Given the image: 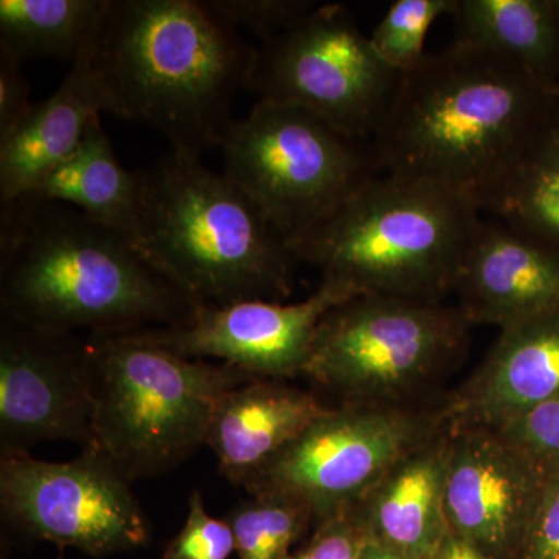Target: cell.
Here are the masks:
<instances>
[{"mask_svg": "<svg viewBox=\"0 0 559 559\" xmlns=\"http://www.w3.org/2000/svg\"><path fill=\"white\" fill-rule=\"evenodd\" d=\"M457 307L500 330L559 312V252L500 219H481L460 270Z\"/></svg>", "mask_w": 559, "mask_h": 559, "instance_id": "cell-15", "label": "cell"}, {"mask_svg": "<svg viewBox=\"0 0 559 559\" xmlns=\"http://www.w3.org/2000/svg\"><path fill=\"white\" fill-rule=\"evenodd\" d=\"M557 90H558V94H559V84H558V87H557Z\"/></svg>", "mask_w": 559, "mask_h": 559, "instance_id": "cell-36", "label": "cell"}, {"mask_svg": "<svg viewBox=\"0 0 559 559\" xmlns=\"http://www.w3.org/2000/svg\"><path fill=\"white\" fill-rule=\"evenodd\" d=\"M455 39L495 55L546 86H558L555 0H455Z\"/></svg>", "mask_w": 559, "mask_h": 559, "instance_id": "cell-21", "label": "cell"}, {"mask_svg": "<svg viewBox=\"0 0 559 559\" xmlns=\"http://www.w3.org/2000/svg\"><path fill=\"white\" fill-rule=\"evenodd\" d=\"M359 559H406L401 557L399 551L393 550L392 547L385 546L380 540L367 538L364 544L362 551H360Z\"/></svg>", "mask_w": 559, "mask_h": 559, "instance_id": "cell-33", "label": "cell"}, {"mask_svg": "<svg viewBox=\"0 0 559 559\" xmlns=\"http://www.w3.org/2000/svg\"><path fill=\"white\" fill-rule=\"evenodd\" d=\"M219 146L224 175L289 248L382 173L369 140L286 103L257 100L245 119L231 121Z\"/></svg>", "mask_w": 559, "mask_h": 559, "instance_id": "cell-8", "label": "cell"}, {"mask_svg": "<svg viewBox=\"0 0 559 559\" xmlns=\"http://www.w3.org/2000/svg\"><path fill=\"white\" fill-rule=\"evenodd\" d=\"M314 532L307 546L288 559H359L369 533L352 509L331 514L312 525Z\"/></svg>", "mask_w": 559, "mask_h": 559, "instance_id": "cell-29", "label": "cell"}, {"mask_svg": "<svg viewBox=\"0 0 559 559\" xmlns=\"http://www.w3.org/2000/svg\"><path fill=\"white\" fill-rule=\"evenodd\" d=\"M110 0H2L0 51L25 60L75 61L100 31Z\"/></svg>", "mask_w": 559, "mask_h": 559, "instance_id": "cell-23", "label": "cell"}, {"mask_svg": "<svg viewBox=\"0 0 559 559\" xmlns=\"http://www.w3.org/2000/svg\"><path fill=\"white\" fill-rule=\"evenodd\" d=\"M356 294L320 282L297 304L246 300L226 307L198 308L179 326L143 330L165 348L191 359H218L257 378L290 380L307 367L316 330L323 316Z\"/></svg>", "mask_w": 559, "mask_h": 559, "instance_id": "cell-13", "label": "cell"}, {"mask_svg": "<svg viewBox=\"0 0 559 559\" xmlns=\"http://www.w3.org/2000/svg\"><path fill=\"white\" fill-rule=\"evenodd\" d=\"M98 32L81 49L61 86L33 105L27 117L0 139L2 204L35 189L80 148L91 121L109 112L108 92L95 61Z\"/></svg>", "mask_w": 559, "mask_h": 559, "instance_id": "cell-17", "label": "cell"}, {"mask_svg": "<svg viewBox=\"0 0 559 559\" xmlns=\"http://www.w3.org/2000/svg\"><path fill=\"white\" fill-rule=\"evenodd\" d=\"M61 440L95 450L84 341L0 316V457Z\"/></svg>", "mask_w": 559, "mask_h": 559, "instance_id": "cell-12", "label": "cell"}, {"mask_svg": "<svg viewBox=\"0 0 559 559\" xmlns=\"http://www.w3.org/2000/svg\"><path fill=\"white\" fill-rule=\"evenodd\" d=\"M546 481L495 429L452 423L444 518L451 535L485 557H520Z\"/></svg>", "mask_w": 559, "mask_h": 559, "instance_id": "cell-14", "label": "cell"}, {"mask_svg": "<svg viewBox=\"0 0 559 559\" xmlns=\"http://www.w3.org/2000/svg\"><path fill=\"white\" fill-rule=\"evenodd\" d=\"M0 511L21 535L91 557L138 549L150 540L131 481L97 450H81L79 457L62 463L3 455Z\"/></svg>", "mask_w": 559, "mask_h": 559, "instance_id": "cell-11", "label": "cell"}, {"mask_svg": "<svg viewBox=\"0 0 559 559\" xmlns=\"http://www.w3.org/2000/svg\"><path fill=\"white\" fill-rule=\"evenodd\" d=\"M432 559H491L485 557L479 550L471 547L469 544L463 543L462 539L455 538L454 535L448 533L440 549L433 555Z\"/></svg>", "mask_w": 559, "mask_h": 559, "instance_id": "cell-32", "label": "cell"}, {"mask_svg": "<svg viewBox=\"0 0 559 559\" xmlns=\"http://www.w3.org/2000/svg\"><path fill=\"white\" fill-rule=\"evenodd\" d=\"M202 305L130 241L58 202L20 200L0 216V316L53 333L165 329Z\"/></svg>", "mask_w": 559, "mask_h": 559, "instance_id": "cell-2", "label": "cell"}, {"mask_svg": "<svg viewBox=\"0 0 559 559\" xmlns=\"http://www.w3.org/2000/svg\"><path fill=\"white\" fill-rule=\"evenodd\" d=\"M518 559H559V473L547 476Z\"/></svg>", "mask_w": 559, "mask_h": 559, "instance_id": "cell-30", "label": "cell"}, {"mask_svg": "<svg viewBox=\"0 0 559 559\" xmlns=\"http://www.w3.org/2000/svg\"><path fill=\"white\" fill-rule=\"evenodd\" d=\"M210 10L231 27L248 28L261 43L274 39L319 5L308 0H205Z\"/></svg>", "mask_w": 559, "mask_h": 559, "instance_id": "cell-27", "label": "cell"}, {"mask_svg": "<svg viewBox=\"0 0 559 559\" xmlns=\"http://www.w3.org/2000/svg\"><path fill=\"white\" fill-rule=\"evenodd\" d=\"M58 559H64V555H62V549L60 551V557H58Z\"/></svg>", "mask_w": 559, "mask_h": 559, "instance_id": "cell-35", "label": "cell"}, {"mask_svg": "<svg viewBox=\"0 0 559 559\" xmlns=\"http://www.w3.org/2000/svg\"><path fill=\"white\" fill-rule=\"evenodd\" d=\"M329 409L308 390L259 378L221 396L205 444L215 452L219 473L242 487Z\"/></svg>", "mask_w": 559, "mask_h": 559, "instance_id": "cell-19", "label": "cell"}, {"mask_svg": "<svg viewBox=\"0 0 559 559\" xmlns=\"http://www.w3.org/2000/svg\"><path fill=\"white\" fill-rule=\"evenodd\" d=\"M557 87L457 40L426 53L401 75L371 139L382 173L437 183L485 212Z\"/></svg>", "mask_w": 559, "mask_h": 559, "instance_id": "cell-1", "label": "cell"}, {"mask_svg": "<svg viewBox=\"0 0 559 559\" xmlns=\"http://www.w3.org/2000/svg\"><path fill=\"white\" fill-rule=\"evenodd\" d=\"M31 84L22 61L0 51V139H5L31 112Z\"/></svg>", "mask_w": 559, "mask_h": 559, "instance_id": "cell-31", "label": "cell"}, {"mask_svg": "<svg viewBox=\"0 0 559 559\" xmlns=\"http://www.w3.org/2000/svg\"><path fill=\"white\" fill-rule=\"evenodd\" d=\"M451 448L452 421L349 507L371 538L406 559L433 558L450 533L444 518V489Z\"/></svg>", "mask_w": 559, "mask_h": 559, "instance_id": "cell-18", "label": "cell"}, {"mask_svg": "<svg viewBox=\"0 0 559 559\" xmlns=\"http://www.w3.org/2000/svg\"><path fill=\"white\" fill-rule=\"evenodd\" d=\"M95 450L128 481L178 468L204 447L224 393L259 380L226 362L180 356L143 330L84 341Z\"/></svg>", "mask_w": 559, "mask_h": 559, "instance_id": "cell-6", "label": "cell"}, {"mask_svg": "<svg viewBox=\"0 0 559 559\" xmlns=\"http://www.w3.org/2000/svg\"><path fill=\"white\" fill-rule=\"evenodd\" d=\"M555 7H557L558 13H559V0H555Z\"/></svg>", "mask_w": 559, "mask_h": 559, "instance_id": "cell-34", "label": "cell"}, {"mask_svg": "<svg viewBox=\"0 0 559 559\" xmlns=\"http://www.w3.org/2000/svg\"><path fill=\"white\" fill-rule=\"evenodd\" d=\"M455 0H396L371 33L370 40L378 55L404 73L426 57V35L433 22L452 14Z\"/></svg>", "mask_w": 559, "mask_h": 559, "instance_id": "cell-25", "label": "cell"}, {"mask_svg": "<svg viewBox=\"0 0 559 559\" xmlns=\"http://www.w3.org/2000/svg\"><path fill=\"white\" fill-rule=\"evenodd\" d=\"M559 395V312L500 330L487 358L444 400L457 425L498 428Z\"/></svg>", "mask_w": 559, "mask_h": 559, "instance_id": "cell-16", "label": "cell"}, {"mask_svg": "<svg viewBox=\"0 0 559 559\" xmlns=\"http://www.w3.org/2000/svg\"><path fill=\"white\" fill-rule=\"evenodd\" d=\"M450 425L444 401L330 407L242 488L250 496L299 500L318 524L358 503L393 466Z\"/></svg>", "mask_w": 559, "mask_h": 559, "instance_id": "cell-9", "label": "cell"}, {"mask_svg": "<svg viewBox=\"0 0 559 559\" xmlns=\"http://www.w3.org/2000/svg\"><path fill=\"white\" fill-rule=\"evenodd\" d=\"M401 75L344 5L325 3L261 44L248 90L261 102L299 106L345 134L371 142Z\"/></svg>", "mask_w": 559, "mask_h": 559, "instance_id": "cell-10", "label": "cell"}, {"mask_svg": "<svg viewBox=\"0 0 559 559\" xmlns=\"http://www.w3.org/2000/svg\"><path fill=\"white\" fill-rule=\"evenodd\" d=\"M454 191L381 173L290 249L322 282L355 293L444 301L480 224Z\"/></svg>", "mask_w": 559, "mask_h": 559, "instance_id": "cell-5", "label": "cell"}, {"mask_svg": "<svg viewBox=\"0 0 559 559\" xmlns=\"http://www.w3.org/2000/svg\"><path fill=\"white\" fill-rule=\"evenodd\" d=\"M471 323L444 301L362 294L331 308L301 377L340 406H419L457 370Z\"/></svg>", "mask_w": 559, "mask_h": 559, "instance_id": "cell-7", "label": "cell"}, {"mask_svg": "<svg viewBox=\"0 0 559 559\" xmlns=\"http://www.w3.org/2000/svg\"><path fill=\"white\" fill-rule=\"evenodd\" d=\"M146 260L197 304L285 301L297 261L248 194L200 154L171 150L139 171Z\"/></svg>", "mask_w": 559, "mask_h": 559, "instance_id": "cell-4", "label": "cell"}, {"mask_svg": "<svg viewBox=\"0 0 559 559\" xmlns=\"http://www.w3.org/2000/svg\"><path fill=\"white\" fill-rule=\"evenodd\" d=\"M255 50L205 0H110L95 39L108 114L194 154L219 146Z\"/></svg>", "mask_w": 559, "mask_h": 559, "instance_id": "cell-3", "label": "cell"}, {"mask_svg": "<svg viewBox=\"0 0 559 559\" xmlns=\"http://www.w3.org/2000/svg\"><path fill=\"white\" fill-rule=\"evenodd\" d=\"M485 213L559 252V94Z\"/></svg>", "mask_w": 559, "mask_h": 559, "instance_id": "cell-22", "label": "cell"}, {"mask_svg": "<svg viewBox=\"0 0 559 559\" xmlns=\"http://www.w3.org/2000/svg\"><path fill=\"white\" fill-rule=\"evenodd\" d=\"M235 551V536L226 520H216L205 510L200 489L189 500L186 525L168 544L162 559H227Z\"/></svg>", "mask_w": 559, "mask_h": 559, "instance_id": "cell-28", "label": "cell"}, {"mask_svg": "<svg viewBox=\"0 0 559 559\" xmlns=\"http://www.w3.org/2000/svg\"><path fill=\"white\" fill-rule=\"evenodd\" d=\"M100 117L91 121L80 148L22 198L76 209L145 257L139 171L121 167Z\"/></svg>", "mask_w": 559, "mask_h": 559, "instance_id": "cell-20", "label": "cell"}, {"mask_svg": "<svg viewBox=\"0 0 559 559\" xmlns=\"http://www.w3.org/2000/svg\"><path fill=\"white\" fill-rule=\"evenodd\" d=\"M224 520L234 532L238 559H288L290 547L314 525L305 503L277 495L250 496Z\"/></svg>", "mask_w": 559, "mask_h": 559, "instance_id": "cell-24", "label": "cell"}, {"mask_svg": "<svg viewBox=\"0 0 559 559\" xmlns=\"http://www.w3.org/2000/svg\"><path fill=\"white\" fill-rule=\"evenodd\" d=\"M491 429L527 455L547 476L559 473V395Z\"/></svg>", "mask_w": 559, "mask_h": 559, "instance_id": "cell-26", "label": "cell"}]
</instances>
